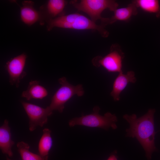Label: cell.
I'll return each instance as SVG.
<instances>
[{
  "mask_svg": "<svg viewBox=\"0 0 160 160\" xmlns=\"http://www.w3.org/2000/svg\"><path fill=\"white\" fill-rule=\"evenodd\" d=\"M154 109H149L141 117L137 118L135 114H126L123 118L129 124L126 130V136L136 138L143 148L148 160L151 158L152 153L156 150L155 144Z\"/></svg>",
  "mask_w": 160,
  "mask_h": 160,
  "instance_id": "1",
  "label": "cell"
},
{
  "mask_svg": "<svg viewBox=\"0 0 160 160\" xmlns=\"http://www.w3.org/2000/svg\"><path fill=\"white\" fill-rule=\"evenodd\" d=\"M136 81L134 71H131L126 74L123 72L119 74L114 81L113 88L110 95L113 100L118 101L120 99V95L125 89L128 84L130 83H135Z\"/></svg>",
  "mask_w": 160,
  "mask_h": 160,
  "instance_id": "9",
  "label": "cell"
},
{
  "mask_svg": "<svg viewBox=\"0 0 160 160\" xmlns=\"http://www.w3.org/2000/svg\"><path fill=\"white\" fill-rule=\"evenodd\" d=\"M15 142L12 140L8 121L6 119L0 127V148L2 153L9 156H12V148Z\"/></svg>",
  "mask_w": 160,
  "mask_h": 160,
  "instance_id": "11",
  "label": "cell"
},
{
  "mask_svg": "<svg viewBox=\"0 0 160 160\" xmlns=\"http://www.w3.org/2000/svg\"><path fill=\"white\" fill-rule=\"evenodd\" d=\"M47 29L51 31L57 27L77 30H92L97 31L104 37H108L109 32L103 25H98L84 15L78 13L63 15L50 19L47 21Z\"/></svg>",
  "mask_w": 160,
  "mask_h": 160,
  "instance_id": "2",
  "label": "cell"
},
{
  "mask_svg": "<svg viewBox=\"0 0 160 160\" xmlns=\"http://www.w3.org/2000/svg\"><path fill=\"white\" fill-rule=\"evenodd\" d=\"M124 57V54L120 47L113 44L108 54L103 57L97 56L92 59V62L96 67L101 66L108 72L119 73L122 72V63Z\"/></svg>",
  "mask_w": 160,
  "mask_h": 160,
  "instance_id": "6",
  "label": "cell"
},
{
  "mask_svg": "<svg viewBox=\"0 0 160 160\" xmlns=\"http://www.w3.org/2000/svg\"><path fill=\"white\" fill-rule=\"evenodd\" d=\"M137 8L144 11L160 16V5L157 0H137L133 1Z\"/></svg>",
  "mask_w": 160,
  "mask_h": 160,
  "instance_id": "15",
  "label": "cell"
},
{
  "mask_svg": "<svg viewBox=\"0 0 160 160\" xmlns=\"http://www.w3.org/2000/svg\"><path fill=\"white\" fill-rule=\"evenodd\" d=\"M58 81L61 86L52 97L48 107L52 112L55 110L61 113L66 102L74 95L82 96L84 94V91L81 84L73 85L68 82L65 77L59 78Z\"/></svg>",
  "mask_w": 160,
  "mask_h": 160,
  "instance_id": "5",
  "label": "cell"
},
{
  "mask_svg": "<svg viewBox=\"0 0 160 160\" xmlns=\"http://www.w3.org/2000/svg\"><path fill=\"white\" fill-rule=\"evenodd\" d=\"M100 110L99 107L95 106L92 113L70 120L69 122V126L73 127L76 125H81L100 128L106 130H108L110 127L114 129H116L117 119L115 114L108 112L104 116H102L99 114Z\"/></svg>",
  "mask_w": 160,
  "mask_h": 160,
  "instance_id": "4",
  "label": "cell"
},
{
  "mask_svg": "<svg viewBox=\"0 0 160 160\" xmlns=\"http://www.w3.org/2000/svg\"><path fill=\"white\" fill-rule=\"evenodd\" d=\"M21 103L29 118V128L31 132L46 124L48 117L52 113L48 106L44 108L23 101Z\"/></svg>",
  "mask_w": 160,
  "mask_h": 160,
  "instance_id": "7",
  "label": "cell"
},
{
  "mask_svg": "<svg viewBox=\"0 0 160 160\" xmlns=\"http://www.w3.org/2000/svg\"><path fill=\"white\" fill-rule=\"evenodd\" d=\"M17 146L22 160H48V156L43 157L30 151L29 145L23 141L17 143Z\"/></svg>",
  "mask_w": 160,
  "mask_h": 160,
  "instance_id": "17",
  "label": "cell"
},
{
  "mask_svg": "<svg viewBox=\"0 0 160 160\" xmlns=\"http://www.w3.org/2000/svg\"><path fill=\"white\" fill-rule=\"evenodd\" d=\"M43 132L39 143L38 150L41 156L47 157L52 145L51 131L47 128H45L43 130Z\"/></svg>",
  "mask_w": 160,
  "mask_h": 160,
  "instance_id": "14",
  "label": "cell"
},
{
  "mask_svg": "<svg viewBox=\"0 0 160 160\" xmlns=\"http://www.w3.org/2000/svg\"><path fill=\"white\" fill-rule=\"evenodd\" d=\"M26 55L24 53L11 58L6 63L5 68L9 76V82L12 85L18 87L21 80L26 75L24 71Z\"/></svg>",
  "mask_w": 160,
  "mask_h": 160,
  "instance_id": "8",
  "label": "cell"
},
{
  "mask_svg": "<svg viewBox=\"0 0 160 160\" xmlns=\"http://www.w3.org/2000/svg\"><path fill=\"white\" fill-rule=\"evenodd\" d=\"M137 8L133 1L125 7L117 8L113 12V15L110 18V24L117 21H128L132 16L137 14Z\"/></svg>",
  "mask_w": 160,
  "mask_h": 160,
  "instance_id": "13",
  "label": "cell"
},
{
  "mask_svg": "<svg viewBox=\"0 0 160 160\" xmlns=\"http://www.w3.org/2000/svg\"><path fill=\"white\" fill-rule=\"evenodd\" d=\"M34 2L31 1L25 0L20 7V17L22 21L25 24L31 25L41 20V13L34 7Z\"/></svg>",
  "mask_w": 160,
  "mask_h": 160,
  "instance_id": "10",
  "label": "cell"
},
{
  "mask_svg": "<svg viewBox=\"0 0 160 160\" xmlns=\"http://www.w3.org/2000/svg\"><path fill=\"white\" fill-rule=\"evenodd\" d=\"M107 160H118L116 154L115 153L111 154L108 158Z\"/></svg>",
  "mask_w": 160,
  "mask_h": 160,
  "instance_id": "18",
  "label": "cell"
},
{
  "mask_svg": "<svg viewBox=\"0 0 160 160\" xmlns=\"http://www.w3.org/2000/svg\"><path fill=\"white\" fill-rule=\"evenodd\" d=\"M71 3L78 10L87 14L94 22L100 20L105 26L110 24V18L102 17V12L106 9L114 12L118 6L115 1L112 0H81L79 2L73 1Z\"/></svg>",
  "mask_w": 160,
  "mask_h": 160,
  "instance_id": "3",
  "label": "cell"
},
{
  "mask_svg": "<svg viewBox=\"0 0 160 160\" xmlns=\"http://www.w3.org/2000/svg\"><path fill=\"white\" fill-rule=\"evenodd\" d=\"M66 4V1L64 0H49L46 6V12L51 17L50 19L58 17V15L60 16Z\"/></svg>",
  "mask_w": 160,
  "mask_h": 160,
  "instance_id": "16",
  "label": "cell"
},
{
  "mask_svg": "<svg viewBox=\"0 0 160 160\" xmlns=\"http://www.w3.org/2000/svg\"><path fill=\"white\" fill-rule=\"evenodd\" d=\"M40 83L39 81L31 80L27 89L22 92L21 97L28 100L32 99H41L46 97L48 94V91Z\"/></svg>",
  "mask_w": 160,
  "mask_h": 160,
  "instance_id": "12",
  "label": "cell"
},
{
  "mask_svg": "<svg viewBox=\"0 0 160 160\" xmlns=\"http://www.w3.org/2000/svg\"><path fill=\"white\" fill-rule=\"evenodd\" d=\"M6 159L7 160H11L8 158L7 155L6 156Z\"/></svg>",
  "mask_w": 160,
  "mask_h": 160,
  "instance_id": "19",
  "label": "cell"
}]
</instances>
